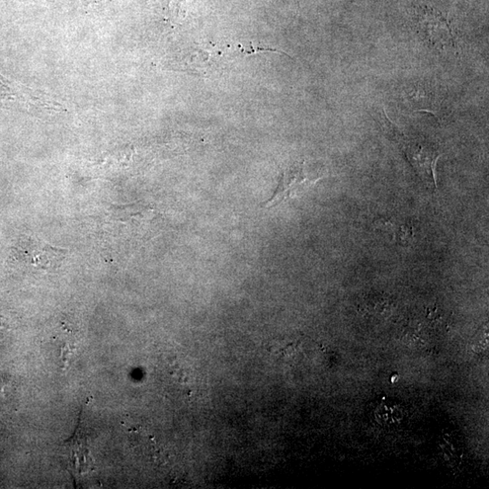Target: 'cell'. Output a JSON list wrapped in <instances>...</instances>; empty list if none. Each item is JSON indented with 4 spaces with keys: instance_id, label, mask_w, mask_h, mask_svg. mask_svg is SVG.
I'll use <instances>...</instances> for the list:
<instances>
[{
    "instance_id": "cell-1",
    "label": "cell",
    "mask_w": 489,
    "mask_h": 489,
    "mask_svg": "<svg viewBox=\"0 0 489 489\" xmlns=\"http://www.w3.org/2000/svg\"><path fill=\"white\" fill-rule=\"evenodd\" d=\"M399 142L408 160L423 181L433 183L437 188V162L442 156L439 149L431 142L421 139H409L396 130L390 137Z\"/></svg>"
},
{
    "instance_id": "cell-2",
    "label": "cell",
    "mask_w": 489,
    "mask_h": 489,
    "mask_svg": "<svg viewBox=\"0 0 489 489\" xmlns=\"http://www.w3.org/2000/svg\"><path fill=\"white\" fill-rule=\"evenodd\" d=\"M16 252L21 261L44 270L58 268L67 253L66 250L54 247L43 239L33 236L23 237L18 244Z\"/></svg>"
},
{
    "instance_id": "cell-3",
    "label": "cell",
    "mask_w": 489,
    "mask_h": 489,
    "mask_svg": "<svg viewBox=\"0 0 489 489\" xmlns=\"http://www.w3.org/2000/svg\"><path fill=\"white\" fill-rule=\"evenodd\" d=\"M84 411H82L73 436L67 440L63 448L65 450L68 468L75 474H84L91 470L93 459L88 447L87 422Z\"/></svg>"
},
{
    "instance_id": "cell-4",
    "label": "cell",
    "mask_w": 489,
    "mask_h": 489,
    "mask_svg": "<svg viewBox=\"0 0 489 489\" xmlns=\"http://www.w3.org/2000/svg\"><path fill=\"white\" fill-rule=\"evenodd\" d=\"M317 181L318 179H311L305 175L304 161L296 163L282 173L276 192L265 202L264 207L270 209L295 198Z\"/></svg>"
},
{
    "instance_id": "cell-5",
    "label": "cell",
    "mask_w": 489,
    "mask_h": 489,
    "mask_svg": "<svg viewBox=\"0 0 489 489\" xmlns=\"http://www.w3.org/2000/svg\"><path fill=\"white\" fill-rule=\"evenodd\" d=\"M27 88L12 83L0 74V108L18 109L25 105L31 106L33 98Z\"/></svg>"
},
{
    "instance_id": "cell-6",
    "label": "cell",
    "mask_w": 489,
    "mask_h": 489,
    "mask_svg": "<svg viewBox=\"0 0 489 489\" xmlns=\"http://www.w3.org/2000/svg\"><path fill=\"white\" fill-rule=\"evenodd\" d=\"M378 228L390 231L394 238L400 244H406L411 242L415 236V228L413 224L406 221L398 222L393 219H379L375 222Z\"/></svg>"
},
{
    "instance_id": "cell-7",
    "label": "cell",
    "mask_w": 489,
    "mask_h": 489,
    "mask_svg": "<svg viewBox=\"0 0 489 489\" xmlns=\"http://www.w3.org/2000/svg\"><path fill=\"white\" fill-rule=\"evenodd\" d=\"M7 334V326L4 322V320L2 316H0V344H2Z\"/></svg>"
},
{
    "instance_id": "cell-8",
    "label": "cell",
    "mask_w": 489,
    "mask_h": 489,
    "mask_svg": "<svg viewBox=\"0 0 489 489\" xmlns=\"http://www.w3.org/2000/svg\"><path fill=\"white\" fill-rule=\"evenodd\" d=\"M90 2H91V0H90ZM96 2H99V0H96Z\"/></svg>"
}]
</instances>
